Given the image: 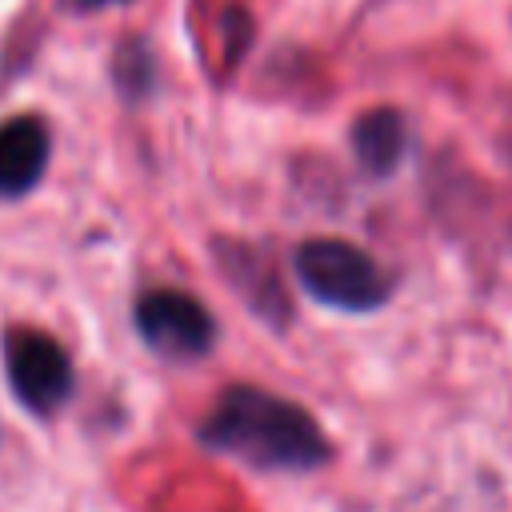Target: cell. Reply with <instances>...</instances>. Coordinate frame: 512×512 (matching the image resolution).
Returning a JSON list of instances; mask_svg holds the SVG:
<instances>
[{"instance_id":"obj_1","label":"cell","mask_w":512,"mask_h":512,"mask_svg":"<svg viewBox=\"0 0 512 512\" xmlns=\"http://www.w3.org/2000/svg\"><path fill=\"white\" fill-rule=\"evenodd\" d=\"M200 444L264 472H308L332 456L312 412L252 384H232L216 400L200 424Z\"/></svg>"},{"instance_id":"obj_2","label":"cell","mask_w":512,"mask_h":512,"mask_svg":"<svg viewBox=\"0 0 512 512\" xmlns=\"http://www.w3.org/2000/svg\"><path fill=\"white\" fill-rule=\"evenodd\" d=\"M292 272L312 300L340 312H372L392 292V280L364 248L332 236L304 240L292 252Z\"/></svg>"},{"instance_id":"obj_3","label":"cell","mask_w":512,"mask_h":512,"mask_svg":"<svg viewBox=\"0 0 512 512\" xmlns=\"http://www.w3.org/2000/svg\"><path fill=\"white\" fill-rule=\"evenodd\" d=\"M4 372H8L16 400L36 416L64 408V400L72 396V360L48 332L8 328L4 332Z\"/></svg>"},{"instance_id":"obj_4","label":"cell","mask_w":512,"mask_h":512,"mask_svg":"<svg viewBox=\"0 0 512 512\" xmlns=\"http://www.w3.org/2000/svg\"><path fill=\"white\" fill-rule=\"evenodd\" d=\"M136 332L152 352H160L168 360H192L216 344L212 312L180 288L144 292L136 300Z\"/></svg>"},{"instance_id":"obj_5","label":"cell","mask_w":512,"mask_h":512,"mask_svg":"<svg viewBox=\"0 0 512 512\" xmlns=\"http://www.w3.org/2000/svg\"><path fill=\"white\" fill-rule=\"evenodd\" d=\"M48 128L36 116H12L0 124V200L32 192L48 168Z\"/></svg>"},{"instance_id":"obj_6","label":"cell","mask_w":512,"mask_h":512,"mask_svg":"<svg viewBox=\"0 0 512 512\" xmlns=\"http://www.w3.org/2000/svg\"><path fill=\"white\" fill-rule=\"evenodd\" d=\"M216 256H220V268H224L228 284H232L236 292H244V300H248L268 324H272V320H276V324L288 320V300H284L276 276L264 268V260H260L252 248H244V244H216Z\"/></svg>"},{"instance_id":"obj_7","label":"cell","mask_w":512,"mask_h":512,"mask_svg":"<svg viewBox=\"0 0 512 512\" xmlns=\"http://www.w3.org/2000/svg\"><path fill=\"white\" fill-rule=\"evenodd\" d=\"M404 116L396 108H372L352 128V152L368 176H388L404 156Z\"/></svg>"},{"instance_id":"obj_8","label":"cell","mask_w":512,"mask_h":512,"mask_svg":"<svg viewBox=\"0 0 512 512\" xmlns=\"http://www.w3.org/2000/svg\"><path fill=\"white\" fill-rule=\"evenodd\" d=\"M112 76L124 92H144L148 88V48L144 44H124L116 64H112Z\"/></svg>"},{"instance_id":"obj_9","label":"cell","mask_w":512,"mask_h":512,"mask_svg":"<svg viewBox=\"0 0 512 512\" xmlns=\"http://www.w3.org/2000/svg\"><path fill=\"white\" fill-rule=\"evenodd\" d=\"M72 8H80V12H96V8H108V4H128V0H68Z\"/></svg>"}]
</instances>
